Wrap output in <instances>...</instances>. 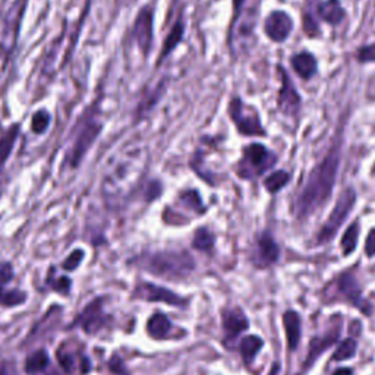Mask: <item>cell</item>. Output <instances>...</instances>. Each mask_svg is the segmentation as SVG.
Instances as JSON below:
<instances>
[{
  "label": "cell",
  "instance_id": "7",
  "mask_svg": "<svg viewBox=\"0 0 375 375\" xmlns=\"http://www.w3.org/2000/svg\"><path fill=\"white\" fill-rule=\"evenodd\" d=\"M26 3H29V0H15L6 12L3 22L5 29L2 33V38H0V54H2L3 59H8L17 46L19 26L24 12L26 9Z\"/></svg>",
  "mask_w": 375,
  "mask_h": 375
},
{
  "label": "cell",
  "instance_id": "2",
  "mask_svg": "<svg viewBox=\"0 0 375 375\" xmlns=\"http://www.w3.org/2000/svg\"><path fill=\"white\" fill-rule=\"evenodd\" d=\"M138 266L164 279L179 280L186 277L193 267L196 261L186 251H163L154 254H144L136 260Z\"/></svg>",
  "mask_w": 375,
  "mask_h": 375
},
{
  "label": "cell",
  "instance_id": "36",
  "mask_svg": "<svg viewBox=\"0 0 375 375\" xmlns=\"http://www.w3.org/2000/svg\"><path fill=\"white\" fill-rule=\"evenodd\" d=\"M13 279V270L9 262L0 264V290H3V287L10 283Z\"/></svg>",
  "mask_w": 375,
  "mask_h": 375
},
{
  "label": "cell",
  "instance_id": "38",
  "mask_svg": "<svg viewBox=\"0 0 375 375\" xmlns=\"http://www.w3.org/2000/svg\"><path fill=\"white\" fill-rule=\"evenodd\" d=\"M69 287H71V280H69L67 277H59L58 280H54L51 283V289L58 290V292H62V294H67Z\"/></svg>",
  "mask_w": 375,
  "mask_h": 375
},
{
  "label": "cell",
  "instance_id": "22",
  "mask_svg": "<svg viewBox=\"0 0 375 375\" xmlns=\"http://www.w3.org/2000/svg\"><path fill=\"white\" fill-rule=\"evenodd\" d=\"M318 17L321 18L323 21L328 22L330 25L336 26L339 25L344 17V9L340 3V0H324V2H321L318 5Z\"/></svg>",
  "mask_w": 375,
  "mask_h": 375
},
{
  "label": "cell",
  "instance_id": "35",
  "mask_svg": "<svg viewBox=\"0 0 375 375\" xmlns=\"http://www.w3.org/2000/svg\"><path fill=\"white\" fill-rule=\"evenodd\" d=\"M359 63H375V45H368L360 47L358 51Z\"/></svg>",
  "mask_w": 375,
  "mask_h": 375
},
{
  "label": "cell",
  "instance_id": "11",
  "mask_svg": "<svg viewBox=\"0 0 375 375\" xmlns=\"http://www.w3.org/2000/svg\"><path fill=\"white\" fill-rule=\"evenodd\" d=\"M340 331H342V317L339 318L337 323H335V326L330 327L326 333H323V335L311 339L308 344L307 359H305L302 371H308L319 359V356H321L326 351H328L333 344L337 343Z\"/></svg>",
  "mask_w": 375,
  "mask_h": 375
},
{
  "label": "cell",
  "instance_id": "28",
  "mask_svg": "<svg viewBox=\"0 0 375 375\" xmlns=\"http://www.w3.org/2000/svg\"><path fill=\"white\" fill-rule=\"evenodd\" d=\"M290 180V175L285 170L273 172L266 180H264V186L270 193H277L282 188H285Z\"/></svg>",
  "mask_w": 375,
  "mask_h": 375
},
{
  "label": "cell",
  "instance_id": "23",
  "mask_svg": "<svg viewBox=\"0 0 375 375\" xmlns=\"http://www.w3.org/2000/svg\"><path fill=\"white\" fill-rule=\"evenodd\" d=\"M262 346H264V340L258 336L251 335V336H246L242 339V342L239 344V351H241V355L244 359V364L246 367L253 365L257 355L261 352Z\"/></svg>",
  "mask_w": 375,
  "mask_h": 375
},
{
  "label": "cell",
  "instance_id": "27",
  "mask_svg": "<svg viewBox=\"0 0 375 375\" xmlns=\"http://www.w3.org/2000/svg\"><path fill=\"white\" fill-rule=\"evenodd\" d=\"M49 365V355L45 349H38L31 353L25 360V371L30 374H37L46 369Z\"/></svg>",
  "mask_w": 375,
  "mask_h": 375
},
{
  "label": "cell",
  "instance_id": "20",
  "mask_svg": "<svg viewBox=\"0 0 375 375\" xmlns=\"http://www.w3.org/2000/svg\"><path fill=\"white\" fill-rule=\"evenodd\" d=\"M292 67H294V71L302 78V79H311L318 69V63L317 59L312 53L310 51H301L296 53L295 56H292Z\"/></svg>",
  "mask_w": 375,
  "mask_h": 375
},
{
  "label": "cell",
  "instance_id": "21",
  "mask_svg": "<svg viewBox=\"0 0 375 375\" xmlns=\"http://www.w3.org/2000/svg\"><path fill=\"white\" fill-rule=\"evenodd\" d=\"M19 132H21V125L12 123L10 127H8L3 131L2 136H0V173H2L8 159L12 154L13 147H15V143L19 136Z\"/></svg>",
  "mask_w": 375,
  "mask_h": 375
},
{
  "label": "cell",
  "instance_id": "17",
  "mask_svg": "<svg viewBox=\"0 0 375 375\" xmlns=\"http://www.w3.org/2000/svg\"><path fill=\"white\" fill-rule=\"evenodd\" d=\"M221 319H223V330H225L226 342L234 340L241 335V333H244L249 327L248 317L241 308L225 310L223 314H221Z\"/></svg>",
  "mask_w": 375,
  "mask_h": 375
},
{
  "label": "cell",
  "instance_id": "5",
  "mask_svg": "<svg viewBox=\"0 0 375 375\" xmlns=\"http://www.w3.org/2000/svg\"><path fill=\"white\" fill-rule=\"evenodd\" d=\"M277 156L266 145L254 143L244 148L242 159L238 164V175L242 179H255L273 169Z\"/></svg>",
  "mask_w": 375,
  "mask_h": 375
},
{
  "label": "cell",
  "instance_id": "26",
  "mask_svg": "<svg viewBox=\"0 0 375 375\" xmlns=\"http://www.w3.org/2000/svg\"><path fill=\"white\" fill-rule=\"evenodd\" d=\"M358 351V343L353 337L344 339L335 351V353L331 355L333 362H343V360H349L356 355Z\"/></svg>",
  "mask_w": 375,
  "mask_h": 375
},
{
  "label": "cell",
  "instance_id": "19",
  "mask_svg": "<svg viewBox=\"0 0 375 375\" xmlns=\"http://www.w3.org/2000/svg\"><path fill=\"white\" fill-rule=\"evenodd\" d=\"M283 327L289 349L296 351L301 342V315L294 310H287L283 314Z\"/></svg>",
  "mask_w": 375,
  "mask_h": 375
},
{
  "label": "cell",
  "instance_id": "32",
  "mask_svg": "<svg viewBox=\"0 0 375 375\" xmlns=\"http://www.w3.org/2000/svg\"><path fill=\"white\" fill-rule=\"evenodd\" d=\"M180 201H182L188 208L193 210V213H204V205L201 201V197L198 196L197 191H185L180 193Z\"/></svg>",
  "mask_w": 375,
  "mask_h": 375
},
{
  "label": "cell",
  "instance_id": "18",
  "mask_svg": "<svg viewBox=\"0 0 375 375\" xmlns=\"http://www.w3.org/2000/svg\"><path fill=\"white\" fill-rule=\"evenodd\" d=\"M185 21L182 18V15H180L177 18V21L173 24L170 33L168 34V37H166L164 43H163V47H161V51H160V56H159V61H157V66L161 65L164 62V59L169 56V54H172L175 51V49L182 43L184 40V35H185Z\"/></svg>",
  "mask_w": 375,
  "mask_h": 375
},
{
  "label": "cell",
  "instance_id": "30",
  "mask_svg": "<svg viewBox=\"0 0 375 375\" xmlns=\"http://www.w3.org/2000/svg\"><path fill=\"white\" fill-rule=\"evenodd\" d=\"M50 113L47 112V110L41 109L38 110V112H35L33 115V119H31V129L34 134H45L47 131V128L50 127Z\"/></svg>",
  "mask_w": 375,
  "mask_h": 375
},
{
  "label": "cell",
  "instance_id": "40",
  "mask_svg": "<svg viewBox=\"0 0 375 375\" xmlns=\"http://www.w3.org/2000/svg\"><path fill=\"white\" fill-rule=\"evenodd\" d=\"M0 375H17V371L10 364H3L0 367Z\"/></svg>",
  "mask_w": 375,
  "mask_h": 375
},
{
  "label": "cell",
  "instance_id": "33",
  "mask_svg": "<svg viewBox=\"0 0 375 375\" xmlns=\"http://www.w3.org/2000/svg\"><path fill=\"white\" fill-rule=\"evenodd\" d=\"M303 31L307 33L310 38H314L319 34V25L317 19L312 15H310V13H305L303 15Z\"/></svg>",
  "mask_w": 375,
  "mask_h": 375
},
{
  "label": "cell",
  "instance_id": "24",
  "mask_svg": "<svg viewBox=\"0 0 375 375\" xmlns=\"http://www.w3.org/2000/svg\"><path fill=\"white\" fill-rule=\"evenodd\" d=\"M147 331L151 337L154 339H166L169 337V333L172 331L170 319L164 314H154L147 323Z\"/></svg>",
  "mask_w": 375,
  "mask_h": 375
},
{
  "label": "cell",
  "instance_id": "12",
  "mask_svg": "<svg viewBox=\"0 0 375 375\" xmlns=\"http://www.w3.org/2000/svg\"><path fill=\"white\" fill-rule=\"evenodd\" d=\"M282 77V87L277 97V106L286 116H295L301 109V95L283 66H277Z\"/></svg>",
  "mask_w": 375,
  "mask_h": 375
},
{
  "label": "cell",
  "instance_id": "15",
  "mask_svg": "<svg viewBox=\"0 0 375 375\" xmlns=\"http://www.w3.org/2000/svg\"><path fill=\"white\" fill-rule=\"evenodd\" d=\"M280 257V248L276 244L273 234L270 232H264L258 236L255 251L253 255V261L258 269H266L273 266V264Z\"/></svg>",
  "mask_w": 375,
  "mask_h": 375
},
{
  "label": "cell",
  "instance_id": "10",
  "mask_svg": "<svg viewBox=\"0 0 375 375\" xmlns=\"http://www.w3.org/2000/svg\"><path fill=\"white\" fill-rule=\"evenodd\" d=\"M337 290L339 295L343 298L342 301L351 303L352 307L358 308L365 315H371V303L364 298L362 289H360L356 277L352 273H342L337 279Z\"/></svg>",
  "mask_w": 375,
  "mask_h": 375
},
{
  "label": "cell",
  "instance_id": "41",
  "mask_svg": "<svg viewBox=\"0 0 375 375\" xmlns=\"http://www.w3.org/2000/svg\"><path fill=\"white\" fill-rule=\"evenodd\" d=\"M331 375H353V369L352 368H339Z\"/></svg>",
  "mask_w": 375,
  "mask_h": 375
},
{
  "label": "cell",
  "instance_id": "42",
  "mask_svg": "<svg viewBox=\"0 0 375 375\" xmlns=\"http://www.w3.org/2000/svg\"><path fill=\"white\" fill-rule=\"evenodd\" d=\"M279 374H280V365L276 362V364L271 367V369H270V372H269L267 375H279Z\"/></svg>",
  "mask_w": 375,
  "mask_h": 375
},
{
  "label": "cell",
  "instance_id": "3",
  "mask_svg": "<svg viewBox=\"0 0 375 375\" xmlns=\"http://www.w3.org/2000/svg\"><path fill=\"white\" fill-rule=\"evenodd\" d=\"M102 123L97 118V106L87 109V112L81 116L74 129V141L71 150L67 152V163L71 168H77L93 147L97 138L102 134Z\"/></svg>",
  "mask_w": 375,
  "mask_h": 375
},
{
  "label": "cell",
  "instance_id": "9",
  "mask_svg": "<svg viewBox=\"0 0 375 375\" xmlns=\"http://www.w3.org/2000/svg\"><path fill=\"white\" fill-rule=\"evenodd\" d=\"M58 360L62 369L69 375H84L90 372L91 364L82 347L75 342L62 343L58 351Z\"/></svg>",
  "mask_w": 375,
  "mask_h": 375
},
{
  "label": "cell",
  "instance_id": "39",
  "mask_svg": "<svg viewBox=\"0 0 375 375\" xmlns=\"http://www.w3.org/2000/svg\"><path fill=\"white\" fill-rule=\"evenodd\" d=\"M244 3H245V0H233V22L238 19Z\"/></svg>",
  "mask_w": 375,
  "mask_h": 375
},
{
  "label": "cell",
  "instance_id": "8",
  "mask_svg": "<svg viewBox=\"0 0 375 375\" xmlns=\"http://www.w3.org/2000/svg\"><path fill=\"white\" fill-rule=\"evenodd\" d=\"M132 37L143 56L148 58L154 40V10L150 5L143 6L138 12L132 25Z\"/></svg>",
  "mask_w": 375,
  "mask_h": 375
},
{
  "label": "cell",
  "instance_id": "6",
  "mask_svg": "<svg viewBox=\"0 0 375 375\" xmlns=\"http://www.w3.org/2000/svg\"><path fill=\"white\" fill-rule=\"evenodd\" d=\"M228 112L239 134L245 136H266L267 132L264 129L260 113L254 106L245 104L239 97H233Z\"/></svg>",
  "mask_w": 375,
  "mask_h": 375
},
{
  "label": "cell",
  "instance_id": "4",
  "mask_svg": "<svg viewBox=\"0 0 375 375\" xmlns=\"http://www.w3.org/2000/svg\"><path fill=\"white\" fill-rule=\"evenodd\" d=\"M356 204V192L353 188H346L336 201L335 207L328 216V218L324 221V225L319 229L317 234V245H326L330 244L340 228L344 225L347 217L351 216Z\"/></svg>",
  "mask_w": 375,
  "mask_h": 375
},
{
  "label": "cell",
  "instance_id": "37",
  "mask_svg": "<svg viewBox=\"0 0 375 375\" xmlns=\"http://www.w3.org/2000/svg\"><path fill=\"white\" fill-rule=\"evenodd\" d=\"M365 254L368 258L375 257V228L371 229V232L367 236L365 241Z\"/></svg>",
  "mask_w": 375,
  "mask_h": 375
},
{
  "label": "cell",
  "instance_id": "13",
  "mask_svg": "<svg viewBox=\"0 0 375 375\" xmlns=\"http://www.w3.org/2000/svg\"><path fill=\"white\" fill-rule=\"evenodd\" d=\"M107 321L109 317L103 310V299L97 298L91 303H88L84 311L81 312V315L77 318L75 324L82 327V330L88 333V335H95L97 331L104 328Z\"/></svg>",
  "mask_w": 375,
  "mask_h": 375
},
{
  "label": "cell",
  "instance_id": "16",
  "mask_svg": "<svg viewBox=\"0 0 375 375\" xmlns=\"http://www.w3.org/2000/svg\"><path fill=\"white\" fill-rule=\"evenodd\" d=\"M135 296L138 299H144L148 302H163L168 305H173V307H182V305L186 303L184 298L173 294L172 290L151 283H141L138 286L135 290Z\"/></svg>",
  "mask_w": 375,
  "mask_h": 375
},
{
  "label": "cell",
  "instance_id": "29",
  "mask_svg": "<svg viewBox=\"0 0 375 375\" xmlns=\"http://www.w3.org/2000/svg\"><path fill=\"white\" fill-rule=\"evenodd\" d=\"M192 246L198 249V251H212L214 248V234L207 228H200L193 236Z\"/></svg>",
  "mask_w": 375,
  "mask_h": 375
},
{
  "label": "cell",
  "instance_id": "31",
  "mask_svg": "<svg viewBox=\"0 0 375 375\" xmlns=\"http://www.w3.org/2000/svg\"><path fill=\"white\" fill-rule=\"evenodd\" d=\"M26 301V295L21 290H0V305L3 307H17Z\"/></svg>",
  "mask_w": 375,
  "mask_h": 375
},
{
  "label": "cell",
  "instance_id": "1",
  "mask_svg": "<svg viewBox=\"0 0 375 375\" xmlns=\"http://www.w3.org/2000/svg\"><path fill=\"white\" fill-rule=\"evenodd\" d=\"M340 166V143L330 148L326 157L310 172L307 180L299 191L295 202L292 204V213L296 218H308L319 208H323L331 198L335 189Z\"/></svg>",
  "mask_w": 375,
  "mask_h": 375
},
{
  "label": "cell",
  "instance_id": "25",
  "mask_svg": "<svg viewBox=\"0 0 375 375\" xmlns=\"http://www.w3.org/2000/svg\"><path fill=\"white\" fill-rule=\"evenodd\" d=\"M358 242H359V225L358 223H352L349 228L346 229V232L342 236L340 248H342L343 257L352 255L356 251Z\"/></svg>",
  "mask_w": 375,
  "mask_h": 375
},
{
  "label": "cell",
  "instance_id": "34",
  "mask_svg": "<svg viewBox=\"0 0 375 375\" xmlns=\"http://www.w3.org/2000/svg\"><path fill=\"white\" fill-rule=\"evenodd\" d=\"M82 258H84V251H82V249H77V251H74L71 255H69L65 260V262L62 264V267L65 270H67V271H72L79 266Z\"/></svg>",
  "mask_w": 375,
  "mask_h": 375
},
{
  "label": "cell",
  "instance_id": "14",
  "mask_svg": "<svg viewBox=\"0 0 375 375\" xmlns=\"http://www.w3.org/2000/svg\"><path fill=\"white\" fill-rule=\"evenodd\" d=\"M292 30H294V21L285 10H273L264 22V31L274 43L287 40Z\"/></svg>",
  "mask_w": 375,
  "mask_h": 375
}]
</instances>
